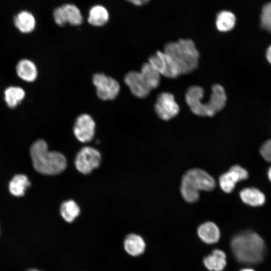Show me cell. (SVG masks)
Instances as JSON below:
<instances>
[{"label":"cell","instance_id":"obj_15","mask_svg":"<svg viewBox=\"0 0 271 271\" xmlns=\"http://www.w3.org/2000/svg\"><path fill=\"white\" fill-rule=\"evenodd\" d=\"M239 196L244 203L252 207L260 206L265 202L264 193L254 187L242 189L239 192Z\"/></svg>","mask_w":271,"mask_h":271},{"label":"cell","instance_id":"obj_9","mask_svg":"<svg viewBox=\"0 0 271 271\" xmlns=\"http://www.w3.org/2000/svg\"><path fill=\"white\" fill-rule=\"evenodd\" d=\"M92 81L96 88L97 95L102 100H112L119 93V84L111 77L103 73H96L93 75Z\"/></svg>","mask_w":271,"mask_h":271},{"label":"cell","instance_id":"obj_17","mask_svg":"<svg viewBox=\"0 0 271 271\" xmlns=\"http://www.w3.org/2000/svg\"><path fill=\"white\" fill-rule=\"evenodd\" d=\"M236 23V17L230 11L223 10L216 14L215 26L217 30L220 32L231 31L234 28Z\"/></svg>","mask_w":271,"mask_h":271},{"label":"cell","instance_id":"obj_21","mask_svg":"<svg viewBox=\"0 0 271 271\" xmlns=\"http://www.w3.org/2000/svg\"><path fill=\"white\" fill-rule=\"evenodd\" d=\"M25 95V90L20 86H11L4 91L5 101L12 109L17 107L24 100Z\"/></svg>","mask_w":271,"mask_h":271},{"label":"cell","instance_id":"obj_4","mask_svg":"<svg viewBox=\"0 0 271 271\" xmlns=\"http://www.w3.org/2000/svg\"><path fill=\"white\" fill-rule=\"evenodd\" d=\"M164 52L172 58L181 75L191 73L198 66L200 54L191 39H180L176 42H168L164 46Z\"/></svg>","mask_w":271,"mask_h":271},{"label":"cell","instance_id":"obj_31","mask_svg":"<svg viewBox=\"0 0 271 271\" xmlns=\"http://www.w3.org/2000/svg\"><path fill=\"white\" fill-rule=\"evenodd\" d=\"M240 271H254V270L250 268H245L240 270Z\"/></svg>","mask_w":271,"mask_h":271},{"label":"cell","instance_id":"obj_1","mask_svg":"<svg viewBox=\"0 0 271 271\" xmlns=\"http://www.w3.org/2000/svg\"><path fill=\"white\" fill-rule=\"evenodd\" d=\"M230 247L235 259L246 264L260 262L265 252L263 239L251 231H245L234 236L230 241Z\"/></svg>","mask_w":271,"mask_h":271},{"label":"cell","instance_id":"obj_30","mask_svg":"<svg viewBox=\"0 0 271 271\" xmlns=\"http://www.w3.org/2000/svg\"><path fill=\"white\" fill-rule=\"evenodd\" d=\"M267 175L268 180L271 182V166L268 168L267 170Z\"/></svg>","mask_w":271,"mask_h":271},{"label":"cell","instance_id":"obj_19","mask_svg":"<svg viewBox=\"0 0 271 271\" xmlns=\"http://www.w3.org/2000/svg\"><path fill=\"white\" fill-rule=\"evenodd\" d=\"M109 19V12L102 5H95L89 10L87 21L93 26H103L108 22Z\"/></svg>","mask_w":271,"mask_h":271},{"label":"cell","instance_id":"obj_14","mask_svg":"<svg viewBox=\"0 0 271 271\" xmlns=\"http://www.w3.org/2000/svg\"><path fill=\"white\" fill-rule=\"evenodd\" d=\"M16 72L20 79L27 82L35 81L38 74L35 64L27 59H23L18 62L16 66Z\"/></svg>","mask_w":271,"mask_h":271},{"label":"cell","instance_id":"obj_25","mask_svg":"<svg viewBox=\"0 0 271 271\" xmlns=\"http://www.w3.org/2000/svg\"><path fill=\"white\" fill-rule=\"evenodd\" d=\"M261 27L271 33V2L265 4L262 8L260 16Z\"/></svg>","mask_w":271,"mask_h":271},{"label":"cell","instance_id":"obj_23","mask_svg":"<svg viewBox=\"0 0 271 271\" xmlns=\"http://www.w3.org/2000/svg\"><path fill=\"white\" fill-rule=\"evenodd\" d=\"M31 185L28 177L22 174L15 176L9 183V190L11 193L16 196L24 195L26 189Z\"/></svg>","mask_w":271,"mask_h":271},{"label":"cell","instance_id":"obj_8","mask_svg":"<svg viewBox=\"0 0 271 271\" xmlns=\"http://www.w3.org/2000/svg\"><path fill=\"white\" fill-rule=\"evenodd\" d=\"M101 154L96 149L84 147L77 153L74 161L77 170L83 174H88L99 167Z\"/></svg>","mask_w":271,"mask_h":271},{"label":"cell","instance_id":"obj_24","mask_svg":"<svg viewBox=\"0 0 271 271\" xmlns=\"http://www.w3.org/2000/svg\"><path fill=\"white\" fill-rule=\"evenodd\" d=\"M60 212L62 218L66 222L70 223L79 216L80 209L74 201L69 200L61 204Z\"/></svg>","mask_w":271,"mask_h":271},{"label":"cell","instance_id":"obj_32","mask_svg":"<svg viewBox=\"0 0 271 271\" xmlns=\"http://www.w3.org/2000/svg\"><path fill=\"white\" fill-rule=\"evenodd\" d=\"M27 271H40V270H39L36 269L31 268V269H29L27 270Z\"/></svg>","mask_w":271,"mask_h":271},{"label":"cell","instance_id":"obj_5","mask_svg":"<svg viewBox=\"0 0 271 271\" xmlns=\"http://www.w3.org/2000/svg\"><path fill=\"white\" fill-rule=\"evenodd\" d=\"M215 186V181L210 174L202 169L194 168L183 175L180 191L186 202L195 203L199 198V191H211Z\"/></svg>","mask_w":271,"mask_h":271},{"label":"cell","instance_id":"obj_13","mask_svg":"<svg viewBox=\"0 0 271 271\" xmlns=\"http://www.w3.org/2000/svg\"><path fill=\"white\" fill-rule=\"evenodd\" d=\"M200 239L207 244H213L218 242L220 237V231L214 222L208 221L201 224L197 229Z\"/></svg>","mask_w":271,"mask_h":271},{"label":"cell","instance_id":"obj_16","mask_svg":"<svg viewBox=\"0 0 271 271\" xmlns=\"http://www.w3.org/2000/svg\"><path fill=\"white\" fill-rule=\"evenodd\" d=\"M203 263L210 271H222L226 265V254L222 250L215 249L204 258Z\"/></svg>","mask_w":271,"mask_h":271},{"label":"cell","instance_id":"obj_27","mask_svg":"<svg viewBox=\"0 0 271 271\" xmlns=\"http://www.w3.org/2000/svg\"><path fill=\"white\" fill-rule=\"evenodd\" d=\"M53 15L55 23L59 26H64L67 24L61 6L54 9Z\"/></svg>","mask_w":271,"mask_h":271},{"label":"cell","instance_id":"obj_2","mask_svg":"<svg viewBox=\"0 0 271 271\" xmlns=\"http://www.w3.org/2000/svg\"><path fill=\"white\" fill-rule=\"evenodd\" d=\"M30 155L34 168L43 175H58L67 166L65 156L58 152L49 151L46 142L43 140H38L32 144Z\"/></svg>","mask_w":271,"mask_h":271},{"label":"cell","instance_id":"obj_3","mask_svg":"<svg viewBox=\"0 0 271 271\" xmlns=\"http://www.w3.org/2000/svg\"><path fill=\"white\" fill-rule=\"evenodd\" d=\"M185 97L191 111L200 116H214L225 107L227 101L225 89L219 84H215L212 86L211 93L207 102L200 101L193 85L187 89Z\"/></svg>","mask_w":271,"mask_h":271},{"label":"cell","instance_id":"obj_22","mask_svg":"<svg viewBox=\"0 0 271 271\" xmlns=\"http://www.w3.org/2000/svg\"><path fill=\"white\" fill-rule=\"evenodd\" d=\"M61 6L67 24L75 26L83 23L82 15L77 6L72 4H65Z\"/></svg>","mask_w":271,"mask_h":271},{"label":"cell","instance_id":"obj_20","mask_svg":"<svg viewBox=\"0 0 271 271\" xmlns=\"http://www.w3.org/2000/svg\"><path fill=\"white\" fill-rule=\"evenodd\" d=\"M124 247L127 253L136 256L144 252L146 244L141 236L136 234H130L124 239Z\"/></svg>","mask_w":271,"mask_h":271},{"label":"cell","instance_id":"obj_26","mask_svg":"<svg viewBox=\"0 0 271 271\" xmlns=\"http://www.w3.org/2000/svg\"><path fill=\"white\" fill-rule=\"evenodd\" d=\"M259 151L264 160L267 162H271V139L262 144Z\"/></svg>","mask_w":271,"mask_h":271},{"label":"cell","instance_id":"obj_7","mask_svg":"<svg viewBox=\"0 0 271 271\" xmlns=\"http://www.w3.org/2000/svg\"><path fill=\"white\" fill-rule=\"evenodd\" d=\"M148 61L161 76L168 78H176L181 75L177 64L172 58L164 51H157L149 57Z\"/></svg>","mask_w":271,"mask_h":271},{"label":"cell","instance_id":"obj_6","mask_svg":"<svg viewBox=\"0 0 271 271\" xmlns=\"http://www.w3.org/2000/svg\"><path fill=\"white\" fill-rule=\"evenodd\" d=\"M125 84L133 95L140 98L149 95L150 92L157 87L144 74L140 72H128L124 78Z\"/></svg>","mask_w":271,"mask_h":271},{"label":"cell","instance_id":"obj_12","mask_svg":"<svg viewBox=\"0 0 271 271\" xmlns=\"http://www.w3.org/2000/svg\"><path fill=\"white\" fill-rule=\"evenodd\" d=\"M95 128V123L92 117L87 114H82L75 120L73 133L79 141L87 143L93 138Z\"/></svg>","mask_w":271,"mask_h":271},{"label":"cell","instance_id":"obj_11","mask_svg":"<svg viewBox=\"0 0 271 271\" xmlns=\"http://www.w3.org/2000/svg\"><path fill=\"white\" fill-rule=\"evenodd\" d=\"M248 177L247 171L240 166L236 165L220 176L219 184L223 191L230 193L233 191L238 182L246 180Z\"/></svg>","mask_w":271,"mask_h":271},{"label":"cell","instance_id":"obj_28","mask_svg":"<svg viewBox=\"0 0 271 271\" xmlns=\"http://www.w3.org/2000/svg\"><path fill=\"white\" fill-rule=\"evenodd\" d=\"M136 6H143L150 2L151 0H126Z\"/></svg>","mask_w":271,"mask_h":271},{"label":"cell","instance_id":"obj_29","mask_svg":"<svg viewBox=\"0 0 271 271\" xmlns=\"http://www.w3.org/2000/svg\"><path fill=\"white\" fill-rule=\"evenodd\" d=\"M265 56L267 61L271 64V45H269L267 48Z\"/></svg>","mask_w":271,"mask_h":271},{"label":"cell","instance_id":"obj_10","mask_svg":"<svg viewBox=\"0 0 271 271\" xmlns=\"http://www.w3.org/2000/svg\"><path fill=\"white\" fill-rule=\"evenodd\" d=\"M155 110L159 118L167 121L177 116L180 108L173 94L163 92L157 97Z\"/></svg>","mask_w":271,"mask_h":271},{"label":"cell","instance_id":"obj_18","mask_svg":"<svg viewBox=\"0 0 271 271\" xmlns=\"http://www.w3.org/2000/svg\"><path fill=\"white\" fill-rule=\"evenodd\" d=\"M14 23L18 30L22 33L32 32L36 27V20L33 15L26 11H21L14 18Z\"/></svg>","mask_w":271,"mask_h":271}]
</instances>
